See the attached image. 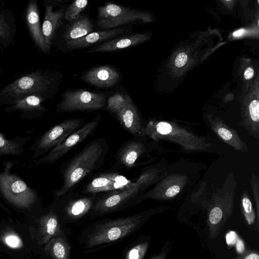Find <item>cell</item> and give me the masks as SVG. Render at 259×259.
Instances as JSON below:
<instances>
[{"instance_id": "cell-1", "label": "cell", "mask_w": 259, "mask_h": 259, "mask_svg": "<svg viewBox=\"0 0 259 259\" xmlns=\"http://www.w3.org/2000/svg\"><path fill=\"white\" fill-rule=\"evenodd\" d=\"M107 142L103 138L94 140L75 154L64 167L62 186L53 191L57 200L71 192L89 174L104 164L108 153Z\"/></svg>"}, {"instance_id": "cell-2", "label": "cell", "mask_w": 259, "mask_h": 259, "mask_svg": "<svg viewBox=\"0 0 259 259\" xmlns=\"http://www.w3.org/2000/svg\"><path fill=\"white\" fill-rule=\"evenodd\" d=\"M146 219L143 213L125 217L105 219L90 224L82 230L80 241L87 250H97L133 234Z\"/></svg>"}, {"instance_id": "cell-3", "label": "cell", "mask_w": 259, "mask_h": 259, "mask_svg": "<svg viewBox=\"0 0 259 259\" xmlns=\"http://www.w3.org/2000/svg\"><path fill=\"white\" fill-rule=\"evenodd\" d=\"M56 85L54 73L38 69L23 73L0 89V105L10 106L30 96L47 100L53 97Z\"/></svg>"}, {"instance_id": "cell-4", "label": "cell", "mask_w": 259, "mask_h": 259, "mask_svg": "<svg viewBox=\"0 0 259 259\" xmlns=\"http://www.w3.org/2000/svg\"><path fill=\"white\" fill-rule=\"evenodd\" d=\"M41 249L26 221L8 218L0 221V259H34Z\"/></svg>"}, {"instance_id": "cell-5", "label": "cell", "mask_w": 259, "mask_h": 259, "mask_svg": "<svg viewBox=\"0 0 259 259\" xmlns=\"http://www.w3.org/2000/svg\"><path fill=\"white\" fill-rule=\"evenodd\" d=\"M17 161L7 160L0 171V192L13 207L28 218L41 209V199L35 189L11 172Z\"/></svg>"}, {"instance_id": "cell-6", "label": "cell", "mask_w": 259, "mask_h": 259, "mask_svg": "<svg viewBox=\"0 0 259 259\" xmlns=\"http://www.w3.org/2000/svg\"><path fill=\"white\" fill-rule=\"evenodd\" d=\"M84 124L83 119L71 118L51 127L37 138L30 147V151L32 153V159L35 160L47 154Z\"/></svg>"}, {"instance_id": "cell-7", "label": "cell", "mask_w": 259, "mask_h": 259, "mask_svg": "<svg viewBox=\"0 0 259 259\" xmlns=\"http://www.w3.org/2000/svg\"><path fill=\"white\" fill-rule=\"evenodd\" d=\"M31 234L37 244L42 247L51 239L67 234L61 223L53 204L40 209L33 215L26 218Z\"/></svg>"}, {"instance_id": "cell-8", "label": "cell", "mask_w": 259, "mask_h": 259, "mask_svg": "<svg viewBox=\"0 0 259 259\" xmlns=\"http://www.w3.org/2000/svg\"><path fill=\"white\" fill-rule=\"evenodd\" d=\"M101 120L98 115L91 121L85 123L79 129L69 135L62 143L39 159L34 160V164L29 167L32 168L41 164H53L63 157L77 144L84 141L97 129Z\"/></svg>"}, {"instance_id": "cell-9", "label": "cell", "mask_w": 259, "mask_h": 259, "mask_svg": "<svg viewBox=\"0 0 259 259\" xmlns=\"http://www.w3.org/2000/svg\"><path fill=\"white\" fill-rule=\"evenodd\" d=\"M61 97L56 107L59 113L98 110L105 105V96L102 93L78 90L65 92Z\"/></svg>"}, {"instance_id": "cell-10", "label": "cell", "mask_w": 259, "mask_h": 259, "mask_svg": "<svg viewBox=\"0 0 259 259\" xmlns=\"http://www.w3.org/2000/svg\"><path fill=\"white\" fill-rule=\"evenodd\" d=\"M95 195L72 196L69 194L58 199L60 203L53 204L62 224L75 223L89 214L97 199Z\"/></svg>"}, {"instance_id": "cell-11", "label": "cell", "mask_w": 259, "mask_h": 259, "mask_svg": "<svg viewBox=\"0 0 259 259\" xmlns=\"http://www.w3.org/2000/svg\"><path fill=\"white\" fill-rule=\"evenodd\" d=\"M97 24L102 28L110 29L138 20H146L143 12L112 3L98 8Z\"/></svg>"}, {"instance_id": "cell-12", "label": "cell", "mask_w": 259, "mask_h": 259, "mask_svg": "<svg viewBox=\"0 0 259 259\" xmlns=\"http://www.w3.org/2000/svg\"><path fill=\"white\" fill-rule=\"evenodd\" d=\"M131 182L117 172H105L100 174L90 181L84 187L83 193L95 195L100 192H110L122 189Z\"/></svg>"}, {"instance_id": "cell-13", "label": "cell", "mask_w": 259, "mask_h": 259, "mask_svg": "<svg viewBox=\"0 0 259 259\" xmlns=\"http://www.w3.org/2000/svg\"><path fill=\"white\" fill-rule=\"evenodd\" d=\"M22 19L36 47L43 53L48 52L42 33L39 12L36 0H30L28 2L23 12Z\"/></svg>"}, {"instance_id": "cell-14", "label": "cell", "mask_w": 259, "mask_h": 259, "mask_svg": "<svg viewBox=\"0 0 259 259\" xmlns=\"http://www.w3.org/2000/svg\"><path fill=\"white\" fill-rule=\"evenodd\" d=\"M43 2L45 11L41 30L49 51L53 45L57 31L64 18L65 10L62 8L56 9L53 1L44 0Z\"/></svg>"}, {"instance_id": "cell-15", "label": "cell", "mask_w": 259, "mask_h": 259, "mask_svg": "<svg viewBox=\"0 0 259 259\" xmlns=\"http://www.w3.org/2000/svg\"><path fill=\"white\" fill-rule=\"evenodd\" d=\"M45 100L38 96H30L6 106L4 110L8 113L20 112L19 117L23 119H33L42 116L49 110L42 104Z\"/></svg>"}, {"instance_id": "cell-16", "label": "cell", "mask_w": 259, "mask_h": 259, "mask_svg": "<svg viewBox=\"0 0 259 259\" xmlns=\"http://www.w3.org/2000/svg\"><path fill=\"white\" fill-rule=\"evenodd\" d=\"M119 78L117 70L108 65L92 68L83 76V79L89 84L101 88L114 86L118 82Z\"/></svg>"}, {"instance_id": "cell-17", "label": "cell", "mask_w": 259, "mask_h": 259, "mask_svg": "<svg viewBox=\"0 0 259 259\" xmlns=\"http://www.w3.org/2000/svg\"><path fill=\"white\" fill-rule=\"evenodd\" d=\"M121 126L133 136L142 133L140 117L132 98L130 97L126 103L113 114Z\"/></svg>"}, {"instance_id": "cell-18", "label": "cell", "mask_w": 259, "mask_h": 259, "mask_svg": "<svg viewBox=\"0 0 259 259\" xmlns=\"http://www.w3.org/2000/svg\"><path fill=\"white\" fill-rule=\"evenodd\" d=\"M67 235L55 237L43 245L39 254L41 259H71L72 246Z\"/></svg>"}, {"instance_id": "cell-19", "label": "cell", "mask_w": 259, "mask_h": 259, "mask_svg": "<svg viewBox=\"0 0 259 259\" xmlns=\"http://www.w3.org/2000/svg\"><path fill=\"white\" fill-rule=\"evenodd\" d=\"M17 22L10 10L0 9V48L7 49L15 42Z\"/></svg>"}, {"instance_id": "cell-20", "label": "cell", "mask_w": 259, "mask_h": 259, "mask_svg": "<svg viewBox=\"0 0 259 259\" xmlns=\"http://www.w3.org/2000/svg\"><path fill=\"white\" fill-rule=\"evenodd\" d=\"M142 34H135L113 39L109 40L96 48L88 51V53L110 52L128 48L138 45L145 39Z\"/></svg>"}, {"instance_id": "cell-21", "label": "cell", "mask_w": 259, "mask_h": 259, "mask_svg": "<svg viewBox=\"0 0 259 259\" xmlns=\"http://www.w3.org/2000/svg\"><path fill=\"white\" fill-rule=\"evenodd\" d=\"M123 31V29L117 28L93 32L80 38L68 41L66 45L69 49H79L100 41L109 40Z\"/></svg>"}, {"instance_id": "cell-22", "label": "cell", "mask_w": 259, "mask_h": 259, "mask_svg": "<svg viewBox=\"0 0 259 259\" xmlns=\"http://www.w3.org/2000/svg\"><path fill=\"white\" fill-rule=\"evenodd\" d=\"M30 139V136L24 137L18 135L9 139L0 132V157L21 155L25 150L24 146Z\"/></svg>"}, {"instance_id": "cell-23", "label": "cell", "mask_w": 259, "mask_h": 259, "mask_svg": "<svg viewBox=\"0 0 259 259\" xmlns=\"http://www.w3.org/2000/svg\"><path fill=\"white\" fill-rule=\"evenodd\" d=\"M93 26L90 19L85 16L79 17L64 33L63 37L67 41L82 37L91 33Z\"/></svg>"}, {"instance_id": "cell-24", "label": "cell", "mask_w": 259, "mask_h": 259, "mask_svg": "<svg viewBox=\"0 0 259 259\" xmlns=\"http://www.w3.org/2000/svg\"><path fill=\"white\" fill-rule=\"evenodd\" d=\"M87 0H76L71 3L64 13V18L66 20L71 21L76 20L88 5Z\"/></svg>"}, {"instance_id": "cell-25", "label": "cell", "mask_w": 259, "mask_h": 259, "mask_svg": "<svg viewBox=\"0 0 259 259\" xmlns=\"http://www.w3.org/2000/svg\"><path fill=\"white\" fill-rule=\"evenodd\" d=\"M130 96L121 93H116L111 96L107 101V110L114 114L126 103Z\"/></svg>"}, {"instance_id": "cell-26", "label": "cell", "mask_w": 259, "mask_h": 259, "mask_svg": "<svg viewBox=\"0 0 259 259\" xmlns=\"http://www.w3.org/2000/svg\"><path fill=\"white\" fill-rule=\"evenodd\" d=\"M148 246L147 242H140L133 245L126 251L124 259H143Z\"/></svg>"}, {"instance_id": "cell-27", "label": "cell", "mask_w": 259, "mask_h": 259, "mask_svg": "<svg viewBox=\"0 0 259 259\" xmlns=\"http://www.w3.org/2000/svg\"><path fill=\"white\" fill-rule=\"evenodd\" d=\"M249 114L251 119L255 122L259 120V102L257 100H253L249 105Z\"/></svg>"}, {"instance_id": "cell-28", "label": "cell", "mask_w": 259, "mask_h": 259, "mask_svg": "<svg viewBox=\"0 0 259 259\" xmlns=\"http://www.w3.org/2000/svg\"><path fill=\"white\" fill-rule=\"evenodd\" d=\"M223 216L222 210L220 208L215 207L210 211L209 215V220L210 223L215 225L218 224L221 220Z\"/></svg>"}, {"instance_id": "cell-29", "label": "cell", "mask_w": 259, "mask_h": 259, "mask_svg": "<svg viewBox=\"0 0 259 259\" xmlns=\"http://www.w3.org/2000/svg\"><path fill=\"white\" fill-rule=\"evenodd\" d=\"M156 130L161 135H167L171 132L172 127L167 122L162 121L156 125Z\"/></svg>"}, {"instance_id": "cell-30", "label": "cell", "mask_w": 259, "mask_h": 259, "mask_svg": "<svg viewBox=\"0 0 259 259\" xmlns=\"http://www.w3.org/2000/svg\"><path fill=\"white\" fill-rule=\"evenodd\" d=\"M188 57L185 53H179L175 58V64L177 67H182L187 62Z\"/></svg>"}, {"instance_id": "cell-31", "label": "cell", "mask_w": 259, "mask_h": 259, "mask_svg": "<svg viewBox=\"0 0 259 259\" xmlns=\"http://www.w3.org/2000/svg\"><path fill=\"white\" fill-rule=\"evenodd\" d=\"M242 205L247 218L252 211L251 202L247 197H244L242 200Z\"/></svg>"}, {"instance_id": "cell-32", "label": "cell", "mask_w": 259, "mask_h": 259, "mask_svg": "<svg viewBox=\"0 0 259 259\" xmlns=\"http://www.w3.org/2000/svg\"><path fill=\"white\" fill-rule=\"evenodd\" d=\"M219 136L224 140H229L232 138V134L228 130L221 127L218 130Z\"/></svg>"}, {"instance_id": "cell-33", "label": "cell", "mask_w": 259, "mask_h": 259, "mask_svg": "<svg viewBox=\"0 0 259 259\" xmlns=\"http://www.w3.org/2000/svg\"><path fill=\"white\" fill-rule=\"evenodd\" d=\"M180 191V187L177 185H174L167 189L165 192L167 197H173L176 195Z\"/></svg>"}, {"instance_id": "cell-34", "label": "cell", "mask_w": 259, "mask_h": 259, "mask_svg": "<svg viewBox=\"0 0 259 259\" xmlns=\"http://www.w3.org/2000/svg\"><path fill=\"white\" fill-rule=\"evenodd\" d=\"M237 236L234 231L229 232L226 236V241L228 245H233L236 242Z\"/></svg>"}, {"instance_id": "cell-35", "label": "cell", "mask_w": 259, "mask_h": 259, "mask_svg": "<svg viewBox=\"0 0 259 259\" xmlns=\"http://www.w3.org/2000/svg\"><path fill=\"white\" fill-rule=\"evenodd\" d=\"M254 75V70L251 67H248L244 71V77L247 80H249L252 78Z\"/></svg>"}, {"instance_id": "cell-36", "label": "cell", "mask_w": 259, "mask_h": 259, "mask_svg": "<svg viewBox=\"0 0 259 259\" xmlns=\"http://www.w3.org/2000/svg\"><path fill=\"white\" fill-rule=\"evenodd\" d=\"M236 249L238 253H242L244 250V245L243 242L240 239L237 238L236 240Z\"/></svg>"}, {"instance_id": "cell-37", "label": "cell", "mask_w": 259, "mask_h": 259, "mask_svg": "<svg viewBox=\"0 0 259 259\" xmlns=\"http://www.w3.org/2000/svg\"><path fill=\"white\" fill-rule=\"evenodd\" d=\"M243 259H259V255L257 253H252L244 257Z\"/></svg>"}, {"instance_id": "cell-38", "label": "cell", "mask_w": 259, "mask_h": 259, "mask_svg": "<svg viewBox=\"0 0 259 259\" xmlns=\"http://www.w3.org/2000/svg\"><path fill=\"white\" fill-rule=\"evenodd\" d=\"M0 208L4 210L6 213L9 215H12L10 210L0 200Z\"/></svg>"}, {"instance_id": "cell-39", "label": "cell", "mask_w": 259, "mask_h": 259, "mask_svg": "<svg viewBox=\"0 0 259 259\" xmlns=\"http://www.w3.org/2000/svg\"><path fill=\"white\" fill-rule=\"evenodd\" d=\"M245 30L244 29H241L235 31L233 34L235 36H241L245 32Z\"/></svg>"}, {"instance_id": "cell-40", "label": "cell", "mask_w": 259, "mask_h": 259, "mask_svg": "<svg viewBox=\"0 0 259 259\" xmlns=\"http://www.w3.org/2000/svg\"><path fill=\"white\" fill-rule=\"evenodd\" d=\"M152 259H161V258L159 256H156L155 257L152 258Z\"/></svg>"}, {"instance_id": "cell-41", "label": "cell", "mask_w": 259, "mask_h": 259, "mask_svg": "<svg viewBox=\"0 0 259 259\" xmlns=\"http://www.w3.org/2000/svg\"><path fill=\"white\" fill-rule=\"evenodd\" d=\"M2 73V69L0 68V75Z\"/></svg>"}]
</instances>
